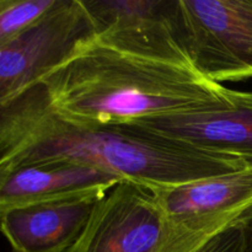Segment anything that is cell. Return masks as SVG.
Instances as JSON below:
<instances>
[{
	"label": "cell",
	"instance_id": "6da1fadb",
	"mask_svg": "<svg viewBox=\"0 0 252 252\" xmlns=\"http://www.w3.org/2000/svg\"><path fill=\"white\" fill-rule=\"evenodd\" d=\"M39 84L52 110L78 125H129L221 107L233 91L197 69L166 10L106 27Z\"/></svg>",
	"mask_w": 252,
	"mask_h": 252
},
{
	"label": "cell",
	"instance_id": "7a4b0ae2",
	"mask_svg": "<svg viewBox=\"0 0 252 252\" xmlns=\"http://www.w3.org/2000/svg\"><path fill=\"white\" fill-rule=\"evenodd\" d=\"M46 161L86 165L158 191L236 171L252 160L133 123H73L52 110L38 84L0 106V171Z\"/></svg>",
	"mask_w": 252,
	"mask_h": 252
},
{
	"label": "cell",
	"instance_id": "3957f363",
	"mask_svg": "<svg viewBox=\"0 0 252 252\" xmlns=\"http://www.w3.org/2000/svg\"><path fill=\"white\" fill-rule=\"evenodd\" d=\"M153 192L164 221L160 252H197L252 218V162L236 171Z\"/></svg>",
	"mask_w": 252,
	"mask_h": 252
},
{
	"label": "cell",
	"instance_id": "277c9868",
	"mask_svg": "<svg viewBox=\"0 0 252 252\" xmlns=\"http://www.w3.org/2000/svg\"><path fill=\"white\" fill-rule=\"evenodd\" d=\"M166 16L203 75L218 84L252 78V0H169Z\"/></svg>",
	"mask_w": 252,
	"mask_h": 252
},
{
	"label": "cell",
	"instance_id": "5b68a950",
	"mask_svg": "<svg viewBox=\"0 0 252 252\" xmlns=\"http://www.w3.org/2000/svg\"><path fill=\"white\" fill-rule=\"evenodd\" d=\"M95 33L84 0H57L38 21L0 44V106L38 85Z\"/></svg>",
	"mask_w": 252,
	"mask_h": 252
},
{
	"label": "cell",
	"instance_id": "8992f818",
	"mask_svg": "<svg viewBox=\"0 0 252 252\" xmlns=\"http://www.w3.org/2000/svg\"><path fill=\"white\" fill-rule=\"evenodd\" d=\"M164 221L154 192L121 181L108 189L65 252H160Z\"/></svg>",
	"mask_w": 252,
	"mask_h": 252
},
{
	"label": "cell",
	"instance_id": "52a82bcc",
	"mask_svg": "<svg viewBox=\"0 0 252 252\" xmlns=\"http://www.w3.org/2000/svg\"><path fill=\"white\" fill-rule=\"evenodd\" d=\"M96 189L0 209L1 231L14 252H65L80 236L101 197Z\"/></svg>",
	"mask_w": 252,
	"mask_h": 252
},
{
	"label": "cell",
	"instance_id": "ba28073f",
	"mask_svg": "<svg viewBox=\"0 0 252 252\" xmlns=\"http://www.w3.org/2000/svg\"><path fill=\"white\" fill-rule=\"evenodd\" d=\"M147 129L252 160V91H231V103L184 115L139 121Z\"/></svg>",
	"mask_w": 252,
	"mask_h": 252
},
{
	"label": "cell",
	"instance_id": "9c48e42d",
	"mask_svg": "<svg viewBox=\"0 0 252 252\" xmlns=\"http://www.w3.org/2000/svg\"><path fill=\"white\" fill-rule=\"evenodd\" d=\"M121 181L107 172L74 162L22 165L0 171V209L90 189H112Z\"/></svg>",
	"mask_w": 252,
	"mask_h": 252
},
{
	"label": "cell",
	"instance_id": "30bf717a",
	"mask_svg": "<svg viewBox=\"0 0 252 252\" xmlns=\"http://www.w3.org/2000/svg\"><path fill=\"white\" fill-rule=\"evenodd\" d=\"M85 1L97 32L117 22L157 19L166 10L167 0H97Z\"/></svg>",
	"mask_w": 252,
	"mask_h": 252
},
{
	"label": "cell",
	"instance_id": "8fae6325",
	"mask_svg": "<svg viewBox=\"0 0 252 252\" xmlns=\"http://www.w3.org/2000/svg\"><path fill=\"white\" fill-rule=\"evenodd\" d=\"M57 0H0V44L38 21Z\"/></svg>",
	"mask_w": 252,
	"mask_h": 252
},
{
	"label": "cell",
	"instance_id": "7c38bea8",
	"mask_svg": "<svg viewBox=\"0 0 252 252\" xmlns=\"http://www.w3.org/2000/svg\"><path fill=\"white\" fill-rule=\"evenodd\" d=\"M197 252H244L243 228L217 236Z\"/></svg>",
	"mask_w": 252,
	"mask_h": 252
},
{
	"label": "cell",
	"instance_id": "4fadbf2b",
	"mask_svg": "<svg viewBox=\"0 0 252 252\" xmlns=\"http://www.w3.org/2000/svg\"><path fill=\"white\" fill-rule=\"evenodd\" d=\"M244 252H252V218L243 226Z\"/></svg>",
	"mask_w": 252,
	"mask_h": 252
}]
</instances>
